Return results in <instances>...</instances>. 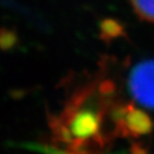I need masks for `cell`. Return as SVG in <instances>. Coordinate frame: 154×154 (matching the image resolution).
Returning <instances> with one entry per match:
<instances>
[{"instance_id":"obj_1","label":"cell","mask_w":154,"mask_h":154,"mask_svg":"<svg viewBox=\"0 0 154 154\" xmlns=\"http://www.w3.org/2000/svg\"><path fill=\"white\" fill-rule=\"evenodd\" d=\"M111 118L116 128L114 130L122 137L137 138L142 135L149 134L153 129L151 118L132 104L113 107Z\"/></svg>"},{"instance_id":"obj_3","label":"cell","mask_w":154,"mask_h":154,"mask_svg":"<svg viewBox=\"0 0 154 154\" xmlns=\"http://www.w3.org/2000/svg\"><path fill=\"white\" fill-rule=\"evenodd\" d=\"M126 35L125 28L121 23L113 18H106L100 23V39L106 44L112 40Z\"/></svg>"},{"instance_id":"obj_6","label":"cell","mask_w":154,"mask_h":154,"mask_svg":"<svg viewBox=\"0 0 154 154\" xmlns=\"http://www.w3.org/2000/svg\"><path fill=\"white\" fill-rule=\"evenodd\" d=\"M131 154H147V149L142 144L136 143L131 146Z\"/></svg>"},{"instance_id":"obj_2","label":"cell","mask_w":154,"mask_h":154,"mask_svg":"<svg viewBox=\"0 0 154 154\" xmlns=\"http://www.w3.org/2000/svg\"><path fill=\"white\" fill-rule=\"evenodd\" d=\"M129 90L137 103L154 110V60L144 61L132 69Z\"/></svg>"},{"instance_id":"obj_4","label":"cell","mask_w":154,"mask_h":154,"mask_svg":"<svg viewBox=\"0 0 154 154\" xmlns=\"http://www.w3.org/2000/svg\"><path fill=\"white\" fill-rule=\"evenodd\" d=\"M130 2L140 20L154 23V0H130Z\"/></svg>"},{"instance_id":"obj_5","label":"cell","mask_w":154,"mask_h":154,"mask_svg":"<svg viewBox=\"0 0 154 154\" xmlns=\"http://www.w3.org/2000/svg\"><path fill=\"white\" fill-rule=\"evenodd\" d=\"M17 42V35L14 31L7 30V29H2L1 30V39H0V44H1V48L4 50L11 49L13 48Z\"/></svg>"}]
</instances>
